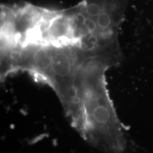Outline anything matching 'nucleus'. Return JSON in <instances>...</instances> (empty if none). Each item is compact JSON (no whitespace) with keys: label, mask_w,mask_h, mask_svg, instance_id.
I'll return each instance as SVG.
<instances>
[{"label":"nucleus","mask_w":153,"mask_h":153,"mask_svg":"<svg viewBox=\"0 0 153 153\" xmlns=\"http://www.w3.org/2000/svg\"><path fill=\"white\" fill-rule=\"evenodd\" d=\"M91 57L77 48L28 46L1 57V79L19 72L51 88L62 106L70 99L76 75Z\"/></svg>","instance_id":"f03ea898"},{"label":"nucleus","mask_w":153,"mask_h":153,"mask_svg":"<svg viewBox=\"0 0 153 153\" xmlns=\"http://www.w3.org/2000/svg\"><path fill=\"white\" fill-rule=\"evenodd\" d=\"M115 66L102 57L86 60L62 106L82 138L104 153H123L127 145V130L118 118L106 80V71Z\"/></svg>","instance_id":"f257e3e1"}]
</instances>
